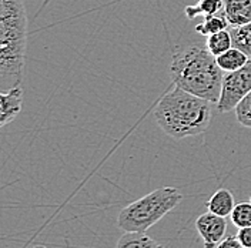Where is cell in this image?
<instances>
[{"label": "cell", "mask_w": 251, "mask_h": 248, "mask_svg": "<svg viewBox=\"0 0 251 248\" xmlns=\"http://www.w3.org/2000/svg\"><path fill=\"white\" fill-rule=\"evenodd\" d=\"M228 26H230L228 20H227V17L224 15V10H223V12L217 13V15L204 17L203 22L199 23L194 27V30L197 31L199 34L204 36V37H207V36H211V34L219 33L221 30H227Z\"/></svg>", "instance_id": "cell-13"}, {"label": "cell", "mask_w": 251, "mask_h": 248, "mask_svg": "<svg viewBox=\"0 0 251 248\" xmlns=\"http://www.w3.org/2000/svg\"><path fill=\"white\" fill-rule=\"evenodd\" d=\"M228 223L227 217H221L210 211L201 214L196 220V230L203 240L204 248H217L227 237Z\"/></svg>", "instance_id": "cell-6"}, {"label": "cell", "mask_w": 251, "mask_h": 248, "mask_svg": "<svg viewBox=\"0 0 251 248\" xmlns=\"http://www.w3.org/2000/svg\"><path fill=\"white\" fill-rule=\"evenodd\" d=\"M231 39H233V47L244 51L249 57H251V23L231 27Z\"/></svg>", "instance_id": "cell-15"}, {"label": "cell", "mask_w": 251, "mask_h": 248, "mask_svg": "<svg viewBox=\"0 0 251 248\" xmlns=\"http://www.w3.org/2000/svg\"><path fill=\"white\" fill-rule=\"evenodd\" d=\"M237 238L240 240V243L246 248H251V227L246 228H238Z\"/></svg>", "instance_id": "cell-19"}, {"label": "cell", "mask_w": 251, "mask_h": 248, "mask_svg": "<svg viewBox=\"0 0 251 248\" xmlns=\"http://www.w3.org/2000/svg\"><path fill=\"white\" fill-rule=\"evenodd\" d=\"M207 211L217 214L221 217H228L231 216L235 207L234 196L230 190L227 188H219L205 204Z\"/></svg>", "instance_id": "cell-9"}, {"label": "cell", "mask_w": 251, "mask_h": 248, "mask_svg": "<svg viewBox=\"0 0 251 248\" xmlns=\"http://www.w3.org/2000/svg\"><path fill=\"white\" fill-rule=\"evenodd\" d=\"M224 15L230 27L251 23V0H224Z\"/></svg>", "instance_id": "cell-8"}, {"label": "cell", "mask_w": 251, "mask_h": 248, "mask_svg": "<svg viewBox=\"0 0 251 248\" xmlns=\"http://www.w3.org/2000/svg\"><path fill=\"white\" fill-rule=\"evenodd\" d=\"M217 248H246L241 243L240 240L237 238V235H228L226 237L221 243H220Z\"/></svg>", "instance_id": "cell-18"}, {"label": "cell", "mask_w": 251, "mask_h": 248, "mask_svg": "<svg viewBox=\"0 0 251 248\" xmlns=\"http://www.w3.org/2000/svg\"><path fill=\"white\" fill-rule=\"evenodd\" d=\"M224 10V0H199L196 4L186 6L184 15L188 20H194L199 16H213Z\"/></svg>", "instance_id": "cell-11"}, {"label": "cell", "mask_w": 251, "mask_h": 248, "mask_svg": "<svg viewBox=\"0 0 251 248\" xmlns=\"http://www.w3.org/2000/svg\"><path fill=\"white\" fill-rule=\"evenodd\" d=\"M116 248H166L146 233H125L117 241Z\"/></svg>", "instance_id": "cell-12"}, {"label": "cell", "mask_w": 251, "mask_h": 248, "mask_svg": "<svg viewBox=\"0 0 251 248\" xmlns=\"http://www.w3.org/2000/svg\"><path fill=\"white\" fill-rule=\"evenodd\" d=\"M27 45V15L23 0H0V87H22Z\"/></svg>", "instance_id": "cell-2"}, {"label": "cell", "mask_w": 251, "mask_h": 248, "mask_svg": "<svg viewBox=\"0 0 251 248\" xmlns=\"http://www.w3.org/2000/svg\"><path fill=\"white\" fill-rule=\"evenodd\" d=\"M251 92V57L241 69L226 73L223 78L217 110L220 113H228L235 110L237 104Z\"/></svg>", "instance_id": "cell-5"}, {"label": "cell", "mask_w": 251, "mask_h": 248, "mask_svg": "<svg viewBox=\"0 0 251 248\" xmlns=\"http://www.w3.org/2000/svg\"><path fill=\"white\" fill-rule=\"evenodd\" d=\"M230 217H231V223L237 228L251 227V202L235 204L234 210H233Z\"/></svg>", "instance_id": "cell-16"}, {"label": "cell", "mask_w": 251, "mask_h": 248, "mask_svg": "<svg viewBox=\"0 0 251 248\" xmlns=\"http://www.w3.org/2000/svg\"><path fill=\"white\" fill-rule=\"evenodd\" d=\"M250 202H251V196H250Z\"/></svg>", "instance_id": "cell-20"}, {"label": "cell", "mask_w": 251, "mask_h": 248, "mask_svg": "<svg viewBox=\"0 0 251 248\" xmlns=\"http://www.w3.org/2000/svg\"><path fill=\"white\" fill-rule=\"evenodd\" d=\"M205 47L208 49V51L214 57H217L220 54H223L224 51L230 50L233 47V39H231L230 30H221L219 33L211 34V36H207Z\"/></svg>", "instance_id": "cell-14"}, {"label": "cell", "mask_w": 251, "mask_h": 248, "mask_svg": "<svg viewBox=\"0 0 251 248\" xmlns=\"http://www.w3.org/2000/svg\"><path fill=\"white\" fill-rule=\"evenodd\" d=\"M249 60H250V57L244 51H241L235 47H231L230 50L224 51L223 54L216 57V62L224 73H231V72L241 69L243 66L247 64Z\"/></svg>", "instance_id": "cell-10"}, {"label": "cell", "mask_w": 251, "mask_h": 248, "mask_svg": "<svg viewBox=\"0 0 251 248\" xmlns=\"http://www.w3.org/2000/svg\"><path fill=\"white\" fill-rule=\"evenodd\" d=\"M158 127L172 139L181 140L204 133L211 122V101L174 87L154 110Z\"/></svg>", "instance_id": "cell-3"}, {"label": "cell", "mask_w": 251, "mask_h": 248, "mask_svg": "<svg viewBox=\"0 0 251 248\" xmlns=\"http://www.w3.org/2000/svg\"><path fill=\"white\" fill-rule=\"evenodd\" d=\"M23 106V90L15 87L9 90H1L0 93V125L12 123L16 116L22 111Z\"/></svg>", "instance_id": "cell-7"}, {"label": "cell", "mask_w": 251, "mask_h": 248, "mask_svg": "<svg viewBox=\"0 0 251 248\" xmlns=\"http://www.w3.org/2000/svg\"><path fill=\"white\" fill-rule=\"evenodd\" d=\"M234 111L237 122L244 127L251 128V92L237 104Z\"/></svg>", "instance_id": "cell-17"}, {"label": "cell", "mask_w": 251, "mask_h": 248, "mask_svg": "<svg viewBox=\"0 0 251 248\" xmlns=\"http://www.w3.org/2000/svg\"><path fill=\"white\" fill-rule=\"evenodd\" d=\"M183 194L176 187H160L127 204L117 216V227L125 233H146L180 204Z\"/></svg>", "instance_id": "cell-4"}, {"label": "cell", "mask_w": 251, "mask_h": 248, "mask_svg": "<svg viewBox=\"0 0 251 248\" xmlns=\"http://www.w3.org/2000/svg\"><path fill=\"white\" fill-rule=\"evenodd\" d=\"M224 72L205 46L188 45L173 53L170 78L176 87L217 103Z\"/></svg>", "instance_id": "cell-1"}]
</instances>
